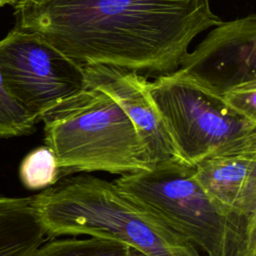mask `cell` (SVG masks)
I'll list each match as a JSON object with an SVG mask.
<instances>
[{"instance_id":"cell-5","label":"cell","mask_w":256,"mask_h":256,"mask_svg":"<svg viewBox=\"0 0 256 256\" xmlns=\"http://www.w3.org/2000/svg\"><path fill=\"white\" fill-rule=\"evenodd\" d=\"M149 92L185 164L256 152V122L179 69L149 82Z\"/></svg>"},{"instance_id":"cell-10","label":"cell","mask_w":256,"mask_h":256,"mask_svg":"<svg viewBox=\"0 0 256 256\" xmlns=\"http://www.w3.org/2000/svg\"><path fill=\"white\" fill-rule=\"evenodd\" d=\"M48 238L33 196L0 195V256H31Z\"/></svg>"},{"instance_id":"cell-15","label":"cell","mask_w":256,"mask_h":256,"mask_svg":"<svg viewBox=\"0 0 256 256\" xmlns=\"http://www.w3.org/2000/svg\"><path fill=\"white\" fill-rule=\"evenodd\" d=\"M15 0H0V7L5 5H13Z\"/></svg>"},{"instance_id":"cell-8","label":"cell","mask_w":256,"mask_h":256,"mask_svg":"<svg viewBox=\"0 0 256 256\" xmlns=\"http://www.w3.org/2000/svg\"><path fill=\"white\" fill-rule=\"evenodd\" d=\"M83 70L85 85L108 94L128 116L143 144L151 167L163 161L179 159L150 95V81L147 78L104 65L84 66Z\"/></svg>"},{"instance_id":"cell-12","label":"cell","mask_w":256,"mask_h":256,"mask_svg":"<svg viewBox=\"0 0 256 256\" xmlns=\"http://www.w3.org/2000/svg\"><path fill=\"white\" fill-rule=\"evenodd\" d=\"M19 177L29 190H44L57 183L59 166L53 151L46 145L30 151L20 163Z\"/></svg>"},{"instance_id":"cell-7","label":"cell","mask_w":256,"mask_h":256,"mask_svg":"<svg viewBox=\"0 0 256 256\" xmlns=\"http://www.w3.org/2000/svg\"><path fill=\"white\" fill-rule=\"evenodd\" d=\"M178 69L219 95L256 81L255 14L214 26L192 52L183 55Z\"/></svg>"},{"instance_id":"cell-13","label":"cell","mask_w":256,"mask_h":256,"mask_svg":"<svg viewBox=\"0 0 256 256\" xmlns=\"http://www.w3.org/2000/svg\"><path fill=\"white\" fill-rule=\"evenodd\" d=\"M37 122L38 119L8 90L0 70V139L32 134Z\"/></svg>"},{"instance_id":"cell-14","label":"cell","mask_w":256,"mask_h":256,"mask_svg":"<svg viewBox=\"0 0 256 256\" xmlns=\"http://www.w3.org/2000/svg\"><path fill=\"white\" fill-rule=\"evenodd\" d=\"M221 96L233 110L256 122V81L235 86Z\"/></svg>"},{"instance_id":"cell-2","label":"cell","mask_w":256,"mask_h":256,"mask_svg":"<svg viewBox=\"0 0 256 256\" xmlns=\"http://www.w3.org/2000/svg\"><path fill=\"white\" fill-rule=\"evenodd\" d=\"M49 238L88 235L115 240L146 256H202L159 216L114 182L81 174L33 196Z\"/></svg>"},{"instance_id":"cell-6","label":"cell","mask_w":256,"mask_h":256,"mask_svg":"<svg viewBox=\"0 0 256 256\" xmlns=\"http://www.w3.org/2000/svg\"><path fill=\"white\" fill-rule=\"evenodd\" d=\"M0 70L8 90L38 121L85 87L82 66L38 33L16 26L0 40Z\"/></svg>"},{"instance_id":"cell-3","label":"cell","mask_w":256,"mask_h":256,"mask_svg":"<svg viewBox=\"0 0 256 256\" xmlns=\"http://www.w3.org/2000/svg\"><path fill=\"white\" fill-rule=\"evenodd\" d=\"M136 202L163 219L207 256H256V215L213 200L179 159L113 181Z\"/></svg>"},{"instance_id":"cell-9","label":"cell","mask_w":256,"mask_h":256,"mask_svg":"<svg viewBox=\"0 0 256 256\" xmlns=\"http://www.w3.org/2000/svg\"><path fill=\"white\" fill-rule=\"evenodd\" d=\"M193 176L219 204L256 215V152L205 159L193 166Z\"/></svg>"},{"instance_id":"cell-1","label":"cell","mask_w":256,"mask_h":256,"mask_svg":"<svg viewBox=\"0 0 256 256\" xmlns=\"http://www.w3.org/2000/svg\"><path fill=\"white\" fill-rule=\"evenodd\" d=\"M16 27L78 65L158 78L178 70L192 40L220 24L210 0H15Z\"/></svg>"},{"instance_id":"cell-4","label":"cell","mask_w":256,"mask_h":256,"mask_svg":"<svg viewBox=\"0 0 256 256\" xmlns=\"http://www.w3.org/2000/svg\"><path fill=\"white\" fill-rule=\"evenodd\" d=\"M40 121L45 145L56 156L60 179L76 172L127 175L151 168L132 122L98 88L85 85L46 111Z\"/></svg>"},{"instance_id":"cell-11","label":"cell","mask_w":256,"mask_h":256,"mask_svg":"<svg viewBox=\"0 0 256 256\" xmlns=\"http://www.w3.org/2000/svg\"><path fill=\"white\" fill-rule=\"evenodd\" d=\"M31 256H146L115 240L91 236L87 239H60L42 244Z\"/></svg>"}]
</instances>
